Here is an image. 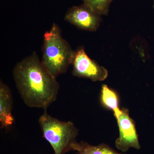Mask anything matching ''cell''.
I'll use <instances>...</instances> for the list:
<instances>
[{"mask_svg":"<svg viewBox=\"0 0 154 154\" xmlns=\"http://www.w3.org/2000/svg\"><path fill=\"white\" fill-rule=\"evenodd\" d=\"M13 76L25 104L45 110L57 98L60 86L56 78L48 71L35 52L15 66Z\"/></svg>","mask_w":154,"mask_h":154,"instance_id":"1","label":"cell"},{"mask_svg":"<svg viewBox=\"0 0 154 154\" xmlns=\"http://www.w3.org/2000/svg\"><path fill=\"white\" fill-rule=\"evenodd\" d=\"M75 53L62 36L59 27L54 23L44 35L42 63L51 74L57 78L66 72L72 64Z\"/></svg>","mask_w":154,"mask_h":154,"instance_id":"2","label":"cell"},{"mask_svg":"<svg viewBox=\"0 0 154 154\" xmlns=\"http://www.w3.org/2000/svg\"><path fill=\"white\" fill-rule=\"evenodd\" d=\"M43 137L52 147L54 154H65L76 142L78 130L71 121H62L48 114L46 110L39 117Z\"/></svg>","mask_w":154,"mask_h":154,"instance_id":"3","label":"cell"},{"mask_svg":"<svg viewBox=\"0 0 154 154\" xmlns=\"http://www.w3.org/2000/svg\"><path fill=\"white\" fill-rule=\"evenodd\" d=\"M117 122L119 137L115 142L116 146L119 150L127 151L130 148L140 149V146L134 121L129 116L128 109H119L113 113Z\"/></svg>","mask_w":154,"mask_h":154,"instance_id":"4","label":"cell"},{"mask_svg":"<svg viewBox=\"0 0 154 154\" xmlns=\"http://www.w3.org/2000/svg\"><path fill=\"white\" fill-rule=\"evenodd\" d=\"M72 64V72L75 76L97 82L104 81L108 76L107 70L90 58L84 48L75 52Z\"/></svg>","mask_w":154,"mask_h":154,"instance_id":"5","label":"cell"},{"mask_svg":"<svg viewBox=\"0 0 154 154\" xmlns=\"http://www.w3.org/2000/svg\"><path fill=\"white\" fill-rule=\"evenodd\" d=\"M96 14L85 5L74 6L69 9L65 19L80 29L95 31L99 27L100 18Z\"/></svg>","mask_w":154,"mask_h":154,"instance_id":"6","label":"cell"},{"mask_svg":"<svg viewBox=\"0 0 154 154\" xmlns=\"http://www.w3.org/2000/svg\"><path fill=\"white\" fill-rule=\"evenodd\" d=\"M13 97L10 88L2 81L0 82V125L1 128H7L14 123L12 115Z\"/></svg>","mask_w":154,"mask_h":154,"instance_id":"7","label":"cell"},{"mask_svg":"<svg viewBox=\"0 0 154 154\" xmlns=\"http://www.w3.org/2000/svg\"><path fill=\"white\" fill-rule=\"evenodd\" d=\"M72 150L79 154H124L117 152L105 144L92 146L85 142L75 143L72 146Z\"/></svg>","mask_w":154,"mask_h":154,"instance_id":"8","label":"cell"},{"mask_svg":"<svg viewBox=\"0 0 154 154\" xmlns=\"http://www.w3.org/2000/svg\"><path fill=\"white\" fill-rule=\"evenodd\" d=\"M100 100L103 106L109 110H112L113 113L120 109L118 95L115 91L106 85L102 86Z\"/></svg>","mask_w":154,"mask_h":154,"instance_id":"9","label":"cell"},{"mask_svg":"<svg viewBox=\"0 0 154 154\" xmlns=\"http://www.w3.org/2000/svg\"><path fill=\"white\" fill-rule=\"evenodd\" d=\"M111 1L112 0H83L84 5L99 15L107 14Z\"/></svg>","mask_w":154,"mask_h":154,"instance_id":"10","label":"cell"},{"mask_svg":"<svg viewBox=\"0 0 154 154\" xmlns=\"http://www.w3.org/2000/svg\"></svg>","mask_w":154,"mask_h":154,"instance_id":"11","label":"cell"}]
</instances>
